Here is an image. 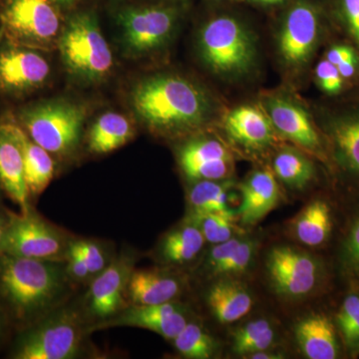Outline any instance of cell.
Returning a JSON list of instances; mask_svg holds the SVG:
<instances>
[{"label":"cell","mask_w":359,"mask_h":359,"mask_svg":"<svg viewBox=\"0 0 359 359\" xmlns=\"http://www.w3.org/2000/svg\"><path fill=\"white\" fill-rule=\"evenodd\" d=\"M62 289L57 262L0 255V308L20 327L39 320Z\"/></svg>","instance_id":"1"},{"label":"cell","mask_w":359,"mask_h":359,"mask_svg":"<svg viewBox=\"0 0 359 359\" xmlns=\"http://www.w3.org/2000/svg\"><path fill=\"white\" fill-rule=\"evenodd\" d=\"M132 103L146 124L162 132L198 128L211 116V103L205 92L177 75L144 80L134 89Z\"/></svg>","instance_id":"2"},{"label":"cell","mask_w":359,"mask_h":359,"mask_svg":"<svg viewBox=\"0 0 359 359\" xmlns=\"http://www.w3.org/2000/svg\"><path fill=\"white\" fill-rule=\"evenodd\" d=\"M199 45L205 65L219 77H244L256 65L254 36L242 21L233 16H218L205 23Z\"/></svg>","instance_id":"3"},{"label":"cell","mask_w":359,"mask_h":359,"mask_svg":"<svg viewBox=\"0 0 359 359\" xmlns=\"http://www.w3.org/2000/svg\"><path fill=\"white\" fill-rule=\"evenodd\" d=\"M86 111L76 104H30L14 116L35 143L50 154L65 155L76 147L81 136Z\"/></svg>","instance_id":"4"},{"label":"cell","mask_w":359,"mask_h":359,"mask_svg":"<svg viewBox=\"0 0 359 359\" xmlns=\"http://www.w3.org/2000/svg\"><path fill=\"white\" fill-rule=\"evenodd\" d=\"M59 48L67 69L82 79L96 81L112 69V52L93 13L71 16L61 35Z\"/></svg>","instance_id":"5"},{"label":"cell","mask_w":359,"mask_h":359,"mask_svg":"<svg viewBox=\"0 0 359 359\" xmlns=\"http://www.w3.org/2000/svg\"><path fill=\"white\" fill-rule=\"evenodd\" d=\"M79 313L65 309L25 327L11 353L14 359H69L79 351Z\"/></svg>","instance_id":"6"},{"label":"cell","mask_w":359,"mask_h":359,"mask_svg":"<svg viewBox=\"0 0 359 359\" xmlns=\"http://www.w3.org/2000/svg\"><path fill=\"white\" fill-rule=\"evenodd\" d=\"M0 23L6 39L36 49L50 43L60 29L52 0H0Z\"/></svg>","instance_id":"7"},{"label":"cell","mask_w":359,"mask_h":359,"mask_svg":"<svg viewBox=\"0 0 359 359\" xmlns=\"http://www.w3.org/2000/svg\"><path fill=\"white\" fill-rule=\"evenodd\" d=\"M62 236L33 211L15 214L9 211L4 254L11 256L59 262L67 256Z\"/></svg>","instance_id":"8"},{"label":"cell","mask_w":359,"mask_h":359,"mask_svg":"<svg viewBox=\"0 0 359 359\" xmlns=\"http://www.w3.org/2000/svg\"><path fill=\"white\" fill-rule=\"evenodd\" d=\"M323 20L320 8L309 0H297L283 16L278 48L287 67L301 68L313 57L320 42Z\"/></svg>","instance_id":"9"},{"label":"cell","mask_w":359,"mask_h":359,"mask_svg":"<svg viewBox=\"0 0 359 359\" xmlns=\"http://www.w3.org/2000/svg\"><path fill=\"white\" fill-rule=\"evenodd\" d=\"M266 271L273 289L287 299H301L311 294L321 276L316 259L289 245H278L269 250Z\"/></svg>","instance_id":"10"},{"label":"cell","mask_w":359,"mask_h":359,"mask_svg":"<svg viewBox=\"0 0 359 359\" xmlns=\"http://www.w3.org/2000/svg\"><path fill=\"white\" fill-rule=\"evenodd\" d=\"M36 50L7 39L0 43V95L20 98L43 86L50 65Z\"/></svg>","instance_id":"11"},{"label":"cell","mask_w":359,"mask_h":359,"mask_svg":"<svg viewBox=\"0 0 359 359\" xmlns=\"http://www.w3.org/2000/svg\"><path fill=\"white\" fill-rule=\"evenodd\" d=\"M174 7L152 6L128 7L118 14L125 43L135 53H147L162 46L176 25Z\"/></svg>","instance_id":"12"},{"label":"cell","mask_w":359,"mask_h":359,"mask_svg":"<svg viewBox=\"0 0 359 359\" xmlns=\"http://www.w3.org/2000/svg\"><path fill=\"white\" fill-rule=\"evenodd\" d=\"M263 108L276 133L320 159H325L320 135L301 104L287 97L273 95L264 99Z\"/></svg>","instance_id":"13"},{"label":"cell","mask_w":359,"mask_h":359,"mask_svg":"<svg viewBox=\"0 0 359 359\" xmlns=\"http://www.w3.org/2000/svg\"><path fill=\"white\" fill-rule=\"evenodd\" d=\"M323 132L335 165L359 182V102L330 112L323 122Z\"/></svg>","instance_id":"14"},{"label":"cell","mask_w":359,"mask_h":359,"mask_svg":"<svg viewBox=\"0 0 359 359\" xmlns=\"http://www.w3.org/2000/svg\"><path fill=\"white\" fill-rule=\"evenodd\" d=\"M0 188L20 208L21 212L32 209L18 136V122L14 116L0 119Z\"/></svg>","instance_id":"15"},{"label":"cell","mask_w":359,"mask_h":359,"mask_svg":"<svg viewBox=\"0 0 359 359\" xmlns=\"http://www.w3.org/2000/svg\"><path fill=\"white\" fill-rule=\"evenodd\" d=\"M184 174L193 181H221L233 173V160L229 149L215 138L188 142L179 153Z\"/></svg>","instance_id":"16"},{"label":"cell","mask_w":359,"mask_h":359,"mask_svg":"<svg viewBox=\"0 0 359 359\" xmlns=\"http://www.w3.org/2000/svg\"><path fill=\"white\" fill-rule=\"evenodd\" d=\"M132 271L130 259L122 257L99 273L87 297L89 311L94 316L109 318L121 311Z\"/></svg>","instance_id":"17"},{"label":"cell","mask_w":359,"mask_h":359,"mask_svg":"<svg viewBox=\"0 0 359 359\" xmlns=\"http://www.w3.org/2000/svg\"><path fill=\"white\" fill-rule=\"evenodd\" d=\"M224 126L231 140L247 150H264L276 141L273 123L259 106H238L226 116Z\"/></svg>","instance_id":"18"},{"label":"cell","mask_w":359,"mask_h":359,"mask_svg":"<svg viewBox=\"0 0 359 359\" xmlns=\"http://www.w3.org/2000/svg\"><path fill=\"white\" fill-rule=\"evenodd\" d=\"M188 323L181 306L170 302L153 306H133L107 323L145 328L164 339L173 340Z\"/></svg>","instance_id":"19"},{"label":"cell","mask_w":359,"mask_h":359,"mask_svg":"<svg viewBox=\"0 0 359 359\" xmlns=\"http://www.w3.org/2000/svg\"><path fill=\"white\" fill-rule=\"evenodd\" d=\"M242 202L237 212L244 224H255L263 219L280 201L278 179L269 168L256 170L241 184Z\"/></svg>","instance_id":"20"},{"label":"cell","mask_w":359,"mask_h":359,"mask_svg":"<svg viewBox=\"0 0 359 359\" xmlns=\"http://www.w3.org/2000/svg\"><path fill=\"white\" fill-rule=\"evenodd\" d=\"M182 292L181 280L166 269L132 271L126 297L133 306H153L173 302Z\"/></svg>","instance_id":"21"},{"label":"cell","mask_w":359,"mask_h":359,"mask_svg":"<svg viewBox=\"0 0 359 359\" xmlns=\"http://www.w3.org/2000/svg\"><path fill=\"white\" fill-rule=\"evenodd\" d=\"M295 339L309 359H335L340 347L332 321L323 313H311L297 323Z\"/></svg>","instance_id":"22"},{"label":"cell","mask_w":359,"mask_h":359,"mask_svg":"<svg viewBox=\"0 0 359 359\" xmlns=\"http://www.w3.org/2000/svg\"><path fill=\"white\" fill-rule=\"evenodd\" d=\"M208 304L222 325L242 320L252 311V294L245 285L233 280H221L210 287Z\"/></svg>","instance_id":"23"},{"label":"cell","mask_w":359,"mask_h":359,"mask_svg":"<svg viewBox=\"0 0 359 359\" xmlns=\"http://www.w3.org/2000/svg\"><path fill=\"white\" fill-rule=\"evenodd\" d=\"M332 230V209L327 201L309 202L297 215L292 233L299 243L311 248L320 247L330 238Z\"/></svg>","instance_id":"24"},{"label":"cell","mask_w":359,"mask_h":359,"mask_svg":"<svg viewBox=\"0 0 359 359\" xmlns=\"http://www.w3.org/2000/svg\"><path fill=\"white\" fill-rule=\"evenodd\" d=\"M16 120V119H15ZM18 122V121H16ZM18 136L22 150L26 185L30 197H36L50 184L54 161L50 153L35 143L18 123Z\"/></svg>","instance_id":"25"},{"label":"cell","mask_w":359,"mask_h":359,"mask_svg":"<svg viewBox=\"0 0 359 359\" xmlns=\"http://www.w3.org/2000/svg\"><path fill=\"white\" fill-rule=\"evenodd\" d=\"M205 243L204 236L198 224L189 219L163 238L159 245V255L166 264L191 263L199 256Z\"/></svg>","instance_id":"26"},{"label":"cell","mask_w":359,"mask_h":359,"mask_svg":"<svg viewBox=\"0 0 359 359\" xmlns=\"http://www.w3.org/2000/svg\"><path fill=\"white\" fill-rule=\"evenodd\" d=\"M132 127L126 117L109 112L101 116L89 132L90 150L106 154L124 146L132 137Z\"/></svg>","instance_id":"27"},{"label":"cell","mask_w":359,"mask_h":359,"mask_svg":"<svg viewBox=\"0 0 359 359\" xmlns=\"http://www.w3.org/2000/svg\"><path fill=\"white\" fill-rule=\"evenodd\" d=\"M276 179L294 190H302L316 177V167L308 156L294 148L280 149L273 161Z\"/></svg>","instance_id":"28"},{"label":"cell","mask_w":359,"mask_h":359,"mask_svg":"<svg viewBox=\"0 0 359 359\" xmlns=\"http://www.w3.org/2000/svg\"><path fill=\"white\" fill-rule=\"evenodd\" d=\"M275 340L273 323L266 318H257L235 330L231 347L233 353L247 358L250 354L271 348Z\"/></svg>","instance_id":"29"},{"label":"cell","mask_w":359,"mask_h":359,"mask_svg":"<svg viewBox=\"0 0 359 359\" xmlns=\"http://www.w3.org/2000/svg\"><path fill=\"white\" fill-rule=\"evenodd\" d=\"M231 186L229 180L195 182L188 195L192 212H233L229 207V190Z\"/></svg>","instance_id":"30"},{"label":"cell","mask_w":359,"mask_h":359,"mask_svg":"<svg viewBox=\"0 0 359 359\" xmlns=\"http://www.w3.org/2000/svg\"><path fill=\"white\" fill-rule=\"evenodd\" d=\"M174 346L184 358H211L216 351V342L202 327L195 323H188L173 339Z\"/></svg>","instance_id":"31"},{"label":"cell","mask_w":359,"mask_h":359,"mask_svg":"<svg viewBox=\"0 0 359 359\" xmlns=\"http://www.w3.org/2000/svg\"><path fill=\"white\" fill-rule=\"evenodd\" d=\"M337 327L347 349L356 354L359 346V295H347L337 316Z\"/></svg>","instance_id":"32"},{"label":"cell","mask_w":359,"mask_h":359,"mask_svg":"<svg viewBox=\"0 0 359 359\" xmlns=\"http://www.w3.org/2000/svg\"><path fill=\"white\" fill-rule=\"evenodd\" d=\"M257 242L252 238H244L231 250L230 256L226 257L221 266L212 273L214 276H237L245 273L250 268L255 254Z\"/></svg>","instance_id":"33"},{"label":"cell","mask_w":359,"mask_h":359,"mask_svg":"<svg viewBox=\"0 0 359 359\" xmlns=\"http://www.w3.org/2000/svg\"><path fill=\"white\" fill-rule=\"evenodd\" d=\"M340 264L346 276L359 278V215L349 226L342 242Z\"/></svg>","instance_id":"34"},{"label":"cell","mask_w":359,"mask_h":359,"mask_svg":"<svg viewBox=\"0 0 359 359\" xmlns=\"http://www.w3.org/2000/svg\"><path fill=\"white\" fill-rule=\"evenodd\" d=\"M325 59L337 66L344 80L353 79L359 69V54L351 45H332L325 54Z\"/></svg>","instance_id":"35"},{"label":"cell","mask_w":359,"mask_h":359,"mask_svg":"<svg viewBox=\"0 0 359 359\" xmlns=\"http://www.w3.org/2000/svg\"><path fill=\"white\" fill-rule=\"evenodd\" d=\"M314 76L318 86L327 95H337L344 86V77L340 74L337 66L327 59H323L316 65Z\"/></svg>","instance_id":"36"},{"label":"cell","mask_w":359,"mask_h":359,"mask_svg":"<svg viewBox=\"0 0 359 359\" xmlns=\"http://www.w3.org/2000/svg\"><path fill=\"white\" fill-rule=\"evenodd\" d=\"M72 245L83 257L91 276L98 275L107 268L106 266H107V259H106L103 250L95 243L89 242V241H77V242L72 243Z\"/></svg>","instance_id":"37"},{"label":"cell","mask_w":359,"mask_h":359,"mask_svg":"<svg viewBox=\"0 0 359 359\" xmlns=\"http://www.w3.org/2000/svg\"><path fill=\"white\" fill-rule=\"evenodd\" d=\"M340 18L359 48V0H337Z\"/></svg>","instance_id":"38"},{"label":"cell","mask_w":359,"mask_h":359,"mask_svg":"<svg viewBox=\"0 0 359 359\" xmlns=\"http://www.w3.org/2000/svg\"><path fill=\"white\" fill-rule=\"evenodd\" d=\"M243 237H233L226 242L219 243V244L212 245L208 256L207 268L211 271L212 275L222 264L226 261V257L230 256L231 250L235 249L236 245L241 242Z\"/></svg>","instance_id":"39"},{"label":"cell","mask_w":359,"mask_h":359,"mask_svg":"<svg viewBox=\"0 0 359 359\" xmlns=\"http://www.w3.org/2000/svg\"><path fill=\"white\" fill-rule=\"evenodd\" d=\"M66 257L68 259L67 271L72 278H76V280H85V278L91 276L86 264H85L83 257L73 247L72 244H70L69 247H68L67 256Z\"/></svg>","instance_id":"40"},{"label":"cell","mask_w":359,"mask_h":359,"mask_svg":"<svg viewBox=\"0 0 359 359\" xmlns=\"http://www.w3.org/2000/svg\"><path fill=\"white\" fill-rule=\"evenodd\" d=\"M9 222V211L0 209V255L4 254V245L6 241L7 226Z\"/></svg>","instance_id":"41"},{"label":"cell","mask_w":359,"mask_h":359,"mask_svg":"<svg viewBox=\"0 0 359 359\" xmlns=\"http://www.w3.org/2000/svg\"><path fill=\"white\" fill-rule=\"evenodd\" d=\"M283 354L271 351L269 349L266 351H259V353L250 354L247 358L250 359H278L283 358Z\"/></svg>","instance_id":"42"},{"label":"cell","mask_w":359,"mask_h":359,"mask_svg":"<svg viewBox=\"0 0 359 359\" xmlns=\"http://www.w3.org/2000/svg\"><path fill=\"white\" fill-rule=\"evenodd\" d=\"M55 4V6L62 7H69L73 4H76L79 0H52Z\"/></svg>","instance_id":"43"},{"label":"cell","mask_w":359,"mask_h":359,"mask_svg":"<svg viewBox=\"0 0 359 359\" xmlns=\"http://www.w3.org/2000/svg\"><path fill=\"white\" fill-rule=\"evenodd\" d=\"M285 0H264V6H275V4H280Z\"/></svg>","instance_id":"44"},{"label":"cell","mask_w":359,"mask_h":359,"mask_svg":"<svg viewBox=\"0 0 359 359\" xmlns=\"http://www.w3.org/2000/svg\"><path fill=\"white\" fill-rule=\"evenodd\" d=\"M4 311H2V309L0 308V337L2 334V330H4Z\"/></svg>","instance_id":"45"},{"label":"cell","mask_w":359,"mask_h":359,"mask_svg":"<svg viewBox=\"0 0 359 359\" xmlns=\"http://www.w3.org/2000/svg\"><path fill=\"white\" fill-rule=\"evenodd\" d=\"M359 353V346H358V351H356V354Z\"/></svg>","instance_id":"46"}]
</instances>
